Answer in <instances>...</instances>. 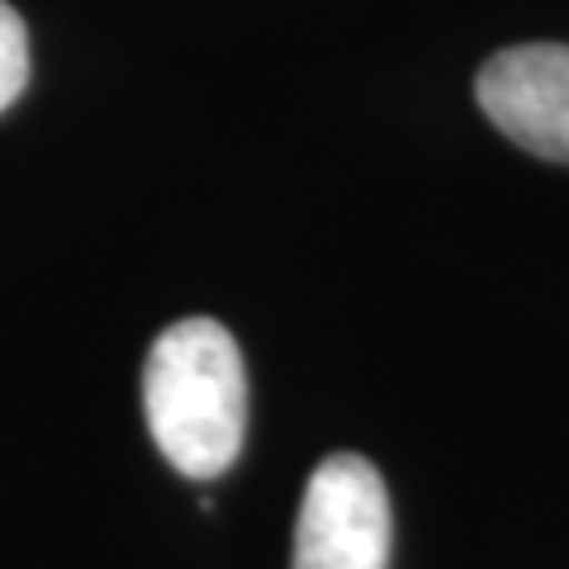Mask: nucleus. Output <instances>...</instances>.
Segmentation results:
<instances>
[{"label":"nucleus","mask_w":569,"mask_h":569,"mask_svg":"<svg viewBox=\"0 0 569 569\" xmlns=\"http://www.w3.org/2000/svg\"><path fill=\"white\" fill-rule=\"evenodd\" d=\"M142 408L157 451L186 479H219L247 437V370L233 332L186 318L157 332L142 366Z\"/></svg>","instance_id":"1"},{"label":"nucleus","mask_w":569,"mask_h":569,"mask_svg":"<svg viewBox=\"0 0 569 569\" xmlns=\"http://www.w3.org/2000/svg\"><path fill=\"white\" fill-rule=\"evenodd\" d=\"M395 518L380 470L337 451L309 475L295 527V569H389Z\"/></svg>","instance_id":"2"},{"label":"nucleus","mask_w":569,"mask_h":569,"mask_svg":"<svg viewBox=\"0 0 569 569\" xmlns=\"http://www.w3.org/2000/svg\"><path fill=\"white\" fill-rule=\"evenodd\" d=\"M475 100L503 138L569 167V43H518L479 67Z\"/></svg>","instance_id":"3"},{"label":"nucleus","mask_w":569,"mask_h":569,"mask_svg":"<svg viewBox=\"0 0 569 569\" xmlns=\"http://www.w3.org/2000/svg\"><path fill=\"white\" fill-rule=\"evenodd\" d=\"M29 86V29L20 10L0 0V114L24 96Z\"/></svg>","instance_id":"4"}]
</instances>
